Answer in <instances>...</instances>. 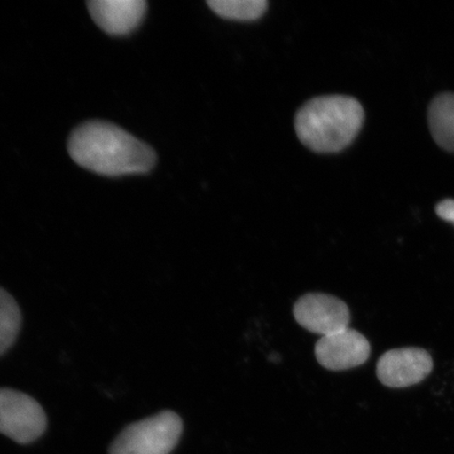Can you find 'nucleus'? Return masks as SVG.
<instances>
[{
	"label": "nucleus",
	"mask_w": 454,
	"mask_h": 454,
	"mask_svg": "<svg viewBox=\"0 0 454 454\" xmlns=\"http://www.w3.org/2000/svg\"><path fill=\"white\" fill-rule=\"evenodd\" d=\"M433 368V357L422 348L393 349L380 357L377 376L387 387L404 388L422 382Z\"/></svg>",
	"instance_id": "423d86ee"
},
{
	"label": "nucleus",
	"mask_w": 454,
	"mask_h": 454,
	"mask_svg": "<svg viewBox=\"0 0 454 454\" xmlns=\"http://www.w3.org/2000/svg\"><path fill=\"white\" fill-rule=\"evenodd\" d=\"M371 344L353 328L321 337L315 348L317 362L329 371H345L364 364L371 356Z\"/></svg>",
	"instance_id": "0eeeda50"
},
{
	"label": "nucleus",
	"mask_w": 454,
	"mask_h": 454,
	"mask_svg": "<svg viewBox=\"0 0 454 454\" xmlns=\"http://www.w3.org/2000/svg\"><path fill=\"white\" fill-rule=\"evenodd\" d=\"M47 425L43 407L32 396L0 388V434L19 444H30L41 438Z\"/></svg>",
	"instance_id": "20e7f679"
},
{
	"label": "nucleus",
	"mask_w": 454,
	"mask_h": 454,
	"mask_svg": "<svg viewBox=\"0 0 454 454\" xmlns=\"http://www.w3.org/2000/svg\"><path fill=\"white\" fill-rule=\"evenodd\" d=\"M21 311L11 294L0 287V356L12 348L21 327Z\"/></svg>",
	"instance_id": "9d476101"
},
{
	"label": "nucleus",
	"mask_w": 454,
	"mask_h": 454,
	"mask_svg": "<svg viewBox=\"0 0 454 454\" xmlns=\"http://www.w3.org/2000/svg\"><path fill=\"white\" fill-rule=\"evenodd\" d=\"M88 8L102 30L110 35L123 36L139 27L147 4L145 0H90Z\"/></svg>",
	"instance_id": "6e6552de"
},
{
	"label": "nucleus",
	"mask_w": 454,
	"mask_h": 454,
	"mask_svg": "<svg viewBox=\"0 0 454 454\" xmlns=\"http://www.w3.org/2000/svg\"><path fill=\"white\" fill-rule=\"evenodd\" d=\"M67 147L78 166L110 177L150 172L157 160L151 146L105 121L82 124L72 133Z\"/></svg>",
	"instance_id": "f257e3e1"
},
{
	"label": "nucleus",
	"mask_w": 454,
	"mask_h": 454,
	"mask_svg": "<svg viewBox=\"0 0 454 454\" xmlns=\"http://www.w3.org/2000/svg\"><path fill=\"white\" fill-rule=\"evenodd\" d=\"M428 124L436 144L454 152V93L440 94L431 101Z\"/></svg>",
	"instance_id": "1a4fd4ad"
},
{
	"label": "nucleus",
	"mask_w": 454,
	"mask_h": 454,
	"mask_svg": "<svg viewBox=\"0 0 454 454\" xmlns=\"http://www.w3.org/2000/svg\"><path fill=\"white\" fill-rule=\"evenodd\" d=\"M183 419L162 411L127 426L110 446V454H169L183 434Z\"/></svg>",
	"instance_id": "7ed1b4c3"
},
{
	"label": "nucleus",
	"mask_w": 454,
	"mask_h": 454,
	"mask_svg": "<svg viewBox=\"0 0 454 454\" xmlns=\"http://www.w3.org/2000/svg\"><path fill=\"white\" fill-rule=\"evenodd\" d=\"M207 4L223 19L237 21H253L268 10L266 0H208Z\"/></svg>",
	"instance_id": "9b49d317"
},
{
	"label": "nucleus",
	"mask_w": 454,
	"mask_h": 454,
	"mask_svg": "<svg viewBox=\"0 0 454 454\" xmlns=\"http://www.w3.org/2000/svg\"><path fill=\"white\" fill-rule=\"evenodd\" d=\"M435 213L447 223L454 225V199H445L435 207Z\"/></svg>",
	"instance_id": "f8f14e48"
},
{
	"label": "nucleus",
	"mask_w": 454,
	"mask_h": 454,
	"mask_svg": "<svg viewBox=\"0 0 454 454\" xmlns=\"http://www.w3.org/2000/svg\"><path fill=\"white\" fill-rule=\"evenodd\" d=\"M299 325L308 331L329 336L348 328L350 312L342 300L325 294H308L294 308Z\"/></svg>",
	"instance_id": "39448f33"
},
{
	"label": "nucleus",
	"mask_w": 454,
	"mask_h": 454,
	"mask_svg": "<svg viewBox=\"0 0 454 454\" xmlns=\"http://www.w3.org/2000/svg\"><path fill=\"white\" fill-rule=\"evenodd\" d=\"M359 101L350 96H321L306 102L294 119L298 138L309 150L332 154L353 144L364 123Z\"/></svg>",
	"instance_id": "f03ea898"
}]
</instances>
